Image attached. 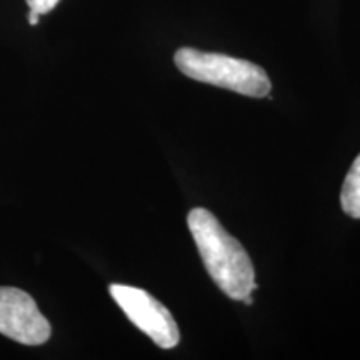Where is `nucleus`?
Instances as JSON below:
<instances>
[{
    "label": "nucleus",
    "mask_w": 360,
    "mask_h": 360,
    "mask_svg": "<svg viewBox=\"0 0 360 360\" xmlns=\"http://www.w3.org/2000/svg\"><path fill=\"white\" fill-rule=\"evenodd\" d=\"M188 229L207 272L225 295L244 300L255 289V270L244 245L232 237L217 217L205 209H193Z\"/></svg>",
    "instance_id": "nucleus-1"
},
{
    "label": "nucleus",
    "mask_w": 360,
    "mask_h": 360,
    "mask_svg": "<svg viewBox=\"0 0 360 360\" xmlns=\"http://www.w3.org/2000/svg\"><path fill=\"white\" fill-rule=\"evenodd\" d=\"M174 60L187 77L233 90L247 97H267L272 87L262 67L244 58L184 47L175 52Z\"/></svg>",
    "instance_id": "nucleus-2"
},
{
    "label": "nucleus",
    "mask_w": 360,
    "mask_h": 360,
    "mask_svg": "<svg viewBox=\"0 0 360 360\" xmlns=\"http://www.w3.org/2000/svg\"><path fill=\"white\" fill-rule=\"evenodd\" d=\"M112 299L124 310L129 321L142 330L162 349H172L179 344L180 334L177 322L164 304L139 287L112 283L109 287Z\"/></svg>",
    "instance_id": "nucleus-3"
},
{
    "label": "nucleus",
    "mask_w": 360,
    "mask_h": 360,
    "mask_svg": "<svg viewBox=\"0 0 360 360\" xmlns=\"http://www.w3.org/2000/svg\"><path fill=\"white\" fill-rule=\"evenodd\" d=\"M0 334L19 344L40 345L51 339L52 327L27 292L0 287Z\"/></svg>",
    "instance_id": "nucleus-4"
},
{
    "label": "nucleus",
    "mask_w": 360,
    "mask_h": 360,
    "mask_svg": "<svg viewBox=\"0 0 360 360\" xmlns=\"http://www.w3.org/2000/svg\"><path fill=\"white\" fill-rule=\"evenodd\" d=\"M340 204L344 212L352 219H360V154L354 160L340 192Z\"/></svg>",
    "instance_id": "nucleus-5"
},
{
    "label": "nucleus",
    "mask_w": 360,
    "mask_h": 360,
    "mask_svg": "<svg viewBox=\"0 0 360 360\" xmlns=\"http://www.w3.org/2000/svg\"><path fill=\"white\" fill-rule=\"evenodd\" d=\"M25 2L27 6L30 7V11H35L39 12L40 15H44V13H49L51 11H53L60 0H25Z\"/></svg>",
    "instance_id": "nucleus-6"
},
{
    "label": "nucleus",
    "mask_w": 360,
    "mask_h": 360,
    "mask_svg": "<svg viewBox=\"0 0 360 360\" xmlns=\"http://www.w3.org/2000/svg\"><path fill=\"white\" fill-rule=\"evenodd\" d=\"M40 20V13L35 12V11H30L29 12V24L30 25H37Z\"/></svg>",
    "instance_id": "nucleus-7"
}]
</instances>
